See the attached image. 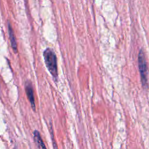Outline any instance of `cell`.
<instances>
[{"mask_svg":"<svg viewBox=\"0 0 149 149\" xmlns=\"http://www.w3.org/2000/svg\"><path fill=\"white\" fill-rule=\"evenodd\" d=\"M51 137H52V144H53V147H54V149H58V147H57V145H56V141L54 140V134H53L52 132Z\"/></svg>","mask_w":149,"mask_h":149,"instance_id":"cell-6","label":"cell"},{"mask_svg":"<svg viewBox=\"0 0 149 149\" xmlns=\"http://www.w3.org/2000/svg\"><path fill=\"white\" fill-rule=\"evenodd\" d=\"M33 138L38 149H47V147L41 137L40 133L38 130H35L33 132Z\"/></svg>","mask_w":149,"mask_h":149,"instance_id":"cell-4","label":"cell"},{"mask_svg":"<svg viewBox=\"0 0 149 149\" xmlns=\"http://www.w3.org/2000/svg\"><path fill=\"white\" fill-rule=\"evenodd\" d=\"M138 62L142 85L144 87H147V64L146 59L145 53L144 52L143 49H140L139 51L138 56Z\"/></svg>","mask_w":149,"mask_h":149,"instance_id":"cell-2","label":"cell"},{"mask_svg":"<svg viewBox=\"0 0 149 149\" xmlns=\"http://www.w3.org/2000/svg\"><path fill=\"white\" fill-rule=\"evenodd\" d=\"M43 57L46 67L54 79L56 81L58 79V68L56 56L51 48H47L43 52Z\"/></svg>","mask_w":149,"mask_h":149,"instance_id":"cell-1","label":"cell"},{"mask_svg":"<svg viewBox=\"0 0 149 149\" xmlns=\"http://www.w3.org/2000/svg\"><path fill=\"white\" fill-rule=\"evenodd\" d=\"M8 30H9V37H10V40L11 45H12L15 52H17V43L16 41V38H15L14 33H13L12 28L11 27L10 24L8 25Z\"/></svg>","mask_w":149,"mask_h":149,"instance_id":"cell-5","label":"cell"},{"mask_svg":"<svg viewBox=\"0 0 149 149\" xmlns=\"http://www.w3.org/2000/svg\"><path fill=\"white\" fill-rule=\"evenodd\" d=\"M25 90L26 93L27 94V98L29 99L31 106L34 111L36 109V105H35V101H34V93L33 90V87L30 81H27L25 86Z\"/></svg>","mask_w":149,"mask_h":149,"instance_id":"cell-3","label":"cell"}]
</instances>
